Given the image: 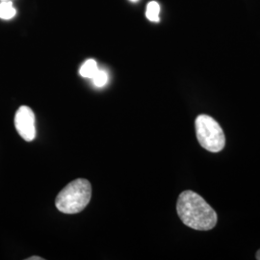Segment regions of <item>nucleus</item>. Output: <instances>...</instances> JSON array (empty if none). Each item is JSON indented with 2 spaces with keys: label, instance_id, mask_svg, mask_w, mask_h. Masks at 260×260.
I'll use <instances>...</instances> for the list:
<instances>
[{
  "label": "nucleus",
  "instance_id": "f257e3e1",
  "mask_svg": "<svg viewBox=\"0 0 260 260\" xmlns=\"http://www.w3.org/2000/svg\"><path fill=\"white\" fill-rule=\"evenodd\" d=\"M177 210L182 223L196 231H210L217 223V213L213 208L202 196L190 190L178 197Z\"/></svg>",
  "mask_w": 260,
  "mask_h": 260
},
{
  "label": "nucleus",
  "instance_id": "f03ea898",
  "mask_svg": "<svg viewBox=\"0 0 260 260\" xmlns=\"http://www.w3.org/2000/svg\"><path fill=\"white\" fill-rule=\"evenodd\" d=\"M91 197V183L85 178H77L69 183L57 195L56 207L62 213H79L89 205Z\"/></svg>",
  "mask_w": 260,
  "mask_h": 260
},
{
  "label": "nucleus",
  "instance_id": "7ed1b4c3",
  "mask_svg": "<svg viewBox=\"0 0 260 260\" xmlns=\"http://www.w3.org/2000/svg\"><path fill=\"white\" fill-rule=\"evenodd\" d=\"M196 134L200 145L211 152H219L224 148L225 137L221 125L207 115H200L195 121Z\"/></svg>",
  "mask_w": 260,
  "mask_h": 260
},
{
  "label": "nucleus",
  "instance_id": "20e7f679",
  "mask_svg": "<svg viewBox=\"0 0 260 260\" xmlns=\"http://www.w3.org/2000/svg\"><path fill=\"white\" fill-rule=\"evenodd\" d=\"M15 126L22 139L31 142L36 138L35 115L30 107H19L15 116Z\"/></svg>",
  "mask_w": 260,
  "mask_h": 260
},
{
  "label": "nucleus",
  "instance_id": "39448f33",
  "mask_svg": "<svg viewBox=\"0 0 260 260\" xmlns=\"http://www.w3.org/2000/svg\"><path fill=\"white\" fill-rule=\"evenodd\" d=\"M98 71H99V68H98L96 62L93 59H90V60H87L84 63L83 66L80 68L79 74L84 78H91L92 79L93 75L96 74Z\"/></svg>",
  "mask_w": 260,
  "mask_h": 260
},
{
  "label": "nucleus",
  "instance_id": "423d86ee",
  "mask_svg": "<svg viewBox=\"0 0 260 260\" xmlns=\"http://www.w3.org/2000/svg\"><path fill=\"white\" fill-rule=\"evenodd\" d=\"M17 11L11 1H2L0 3V19H11L16 16Z\"/></svg>",
  "mask_w": 260,
  "mask_h": 260
},
{
  "label": "nucleus",
  "instance_id": "0eeeda50",
  "mask_svg": "<svg viewBox=\"0 0 260 260\" xmlns=\"http://www.w3.org/2000/svg\"><path fill=\"white\" fill-rule=\"evenodd\" d=\"M160 5L156 1H150L146 11V17L147 19L152 22H159L160 21Z\"/></svg>",
  "mask_w": 260,
  "mask_h": 260
},
{
  "label": "nucleus",
  "instance_id": "6e6552de",
  "mask_svg": "<svg viewBox=\"0 0 260 260\" xmlns=\"http://www.w3.org/2000/svg\"><path fill=\"white\" fill-rule=\"evenodd\" d=\"M93 82L96 87H103L105 86L107 81H108V75L105 71L103 70H99L96 72V74L93 75Z\"/></svg>",
  "mask_w": 260,
  "mask_h": 260
},
{
  "label": "nucleus",
  "instance_id": "1a4fd4ad",
  "mask_svg": "<svg viewBox=\"0 0 260 260\" xmlns=\"http://www.w3.org/2000/svg\"><path fill=\"white\" fill-rule=\"evenodd\" d=\"M27 260H44V258L40 256H32V257H29Z\"/></svg>",
  "mask_w": 260,
  "mask_h": 260
},
{
  "label": "nucleus",
  "instance_id": "9d476101",
  "mask_svg": "<svg viewBox=\"0 0 260 260\" xmlns=\"http://www.w3.org/2000/svg\"><path fill=\"white\" fill-rule=\"evenodd\" d=\"M255 257H256V259L260 260V250H258L257 252H256V256Z\"/></svg>",
  "mask_w": 260,
  "mask_h": 260
},
{
  "label": "nucleus",
  "instance_id": "9b49d317",
  "mask_svg": "<svg viewBox=\"0 0 260 260\" xmlns=\"http://www.w3.org/2000/svg\"><path fill=\"white\" fill-rule=\"evenodd\" d=\"M130 1H132V2H136V1H138V0H130Z\"/></svg>",
  "mask_w": 260,
  "mask_h": 260
},
{
  "label": "nucleus",
  "instance_id": "f8f14e48",
  "mask_svg": "<svg viewBox=\"0 0 260 260\" xmlns=\"http://www.w3.org/2000/svg\"><path fill=\"white\" fill-rule=\"evenodd\" d=\"M1 1H9V0H1Z\"/></svg>",
  "mask_w": 260,
  "mask_h": 260
}]
</instances>
